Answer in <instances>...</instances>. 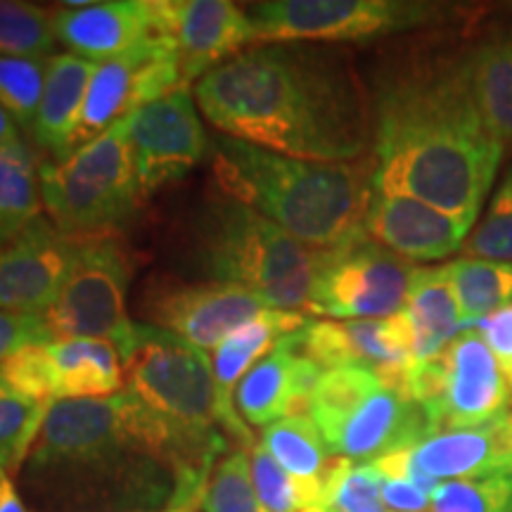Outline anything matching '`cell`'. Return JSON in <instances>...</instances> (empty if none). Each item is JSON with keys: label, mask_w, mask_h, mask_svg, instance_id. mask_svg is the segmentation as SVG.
Masks as SVG:
<instances>
[{"label": "cell", "mask_w": 512, "mask_h": 512, "mask_svg": "<svg viewBox=\"0 0 512 512\" xmlns=\"http://www.w3.org/2000/svg\"><path fill=\"white\" fill-rule=\"evenodd\" d=\"M465 67L484 124L503 147L512 145V31L479 43Z\"/></svg>", "instance_id": "4316f807"}, {"label": "cell", "mask_w": 512, "mask_h": 512, "mask_svg": "<svg viewBox=\"0 0 512 512\" xmlns=\"http://www.w3.org/2000/svg\"><path fill=\"white\" fill-rule=\"evenodd\" d=\"M297 335L283 339L240 380L235 411L245 425L266 430L273 422L309 411V396L325 370L299 354Z\"/></svg>", "instance_id": "d6986e66"}, {"label": "cell", "mask_w": 512, "mask_h": 512, "mask_svg": "<svg viewBox=\"0 0 512 512\" xmlns=\"http://www.w3.org/2000/svg\"><path fill=\"white\" fill-rule=\"evenodd\" d=\"M124 124L143 200L183 178L211 147L190 88L140 107Z\"/></svg>", "instance_id": "7c38bea8"}, {"label": "cell", "mask_w": 512, "mask_h": 512, "mask_svg": "<svg viewBox=\"0 0 512 512\" xmlns=\"http://www.w3.org/2000/svg\"><path fill=\"white\" fill-rule=\"evenodd\" d=\"M150 22V36L171 43L188 83L252 46L247 12L230 0H150Z\"/></svg>", "instance_id": "5bb4252c"}, {"label": "cell", "mask_w": 512, "mask_h": 512, "mask_svg": "<svg viewBox=\"0 0 512 512\" xmlns=\"http://www.w3.org/2000/svg\"><path fill=\"white\" fill-rule=\"evenodd\" d=\"M309 325V318L304 313L292 311H275L268 309L254 318L252 323L242 325L233 335L221 342V347L211 356V366H214L216 387H219L221 396V422L223 432L230 439L238 441L247 451L256 446L252 432L247 430L245 420L235 411V389L242 377L252 370L261 358L271 354L283 339L290 335H297Z\"/></svg>", "instance_id": "7402d4cb"}, {"label": "cell", "mask_w": 512, "mask_h": 512, "mask_svg": "<svg viewBox=\"0 0 512 512\" xmlns=\"http://www.w3.org/2000/svg\"><path fill=\"white\" fill-rule=\"evenodd\" d=\"M41 183L31 147H0V249L41 216Z\"/></svg>", "instance_id": "83f0119b"}, {"label": "cell", "mask_w": 512, "mask_h": 512, "mask_svg": "<svg viewBox=\"0 0 512 512\" xmlns=\"http://www.w3.org/2000/svg\"><path fill=\"white\" fill-rule=\"evenodd\" d=\"M422 475L437 479H484L512 475V413L486 425L437 432L408 448Z\"/></svg>", "instance_id": "ffe728a7"}, {"label": "cell", "mask_w": 512, "mask_h": 512, "mask_svg": "<svg viewBox=\"0 0 512 512\" xmlns=\"http://www.w3.org/2000/svg\"><path fill=\"white\" fill-rule=\"evenodd\" d=\"M472 223L430 204L403 195L373 192L368 204L363 230L377 245L392 249L406 261L446 259L465 247Z\"/></svg>", "instance_id": "e0dca14e"}, {"label": "cell", "mask_w": 512, "mask_h": 512, "mask_svg": "<svg viewBox=\"0 0 512 512\" xmlns=\"http://www.w3.org/2000/svg\"><path fill=\"white\" fill-rule=\"evenodd\" d=\"M131 261L110 235L79 240L76 259L55 304L46 311L53 339H107L119 351L131 339L133 323L126 313Z\"/></svg>", "instance_id": "9c48e42d"}, {"label": "cell", "mask_w": 512, "mask_h": 512, "mask_svg": "<svg viewBox=\"0 0 512 512\" xmlns=\"http://www.w3.org/2000/svg\"><path fill=\"white\" fill-rule=\"evenodd\" d=\"M415 268L366 230L325 249L311 297V316L344 320L392 318L406 309Z\"/></svg>", "instance_id": "30bf717a"}, {"label": "cell", "mask_w": 512, "mask_h": 512, "mask_svg": "<svg viewBox=\"0 0 512 512\" xmlns=\"http://www.w3.org/2000/svg\"><path fill=\"white\" fill-rule=\"evenodd\" d=\"M427 512H512V475L441 482Z\"/></svg>", "instance_id": "e575fe53"}, {"label": "cell", "mask_w": 512, "mask_h": 512, "mask_svg": "<svg viewBox=\"0 0 512 512\" xmlns=\"http://www.w3.org/2000/svg\"><path fill=\"white\" fill-rule=\"evenodd\" d=\"M200 508L202 512H264L254 491L247 448H238L216 463Z\"/></svg>", "instance_id": "836d02e7"}, {"label": "cell", "mask_w": 512, "mask_h": 512, "mask_svg": "<svg viewBox=\"0 0 512 512\" xmlns=\"http://www.w3.org/2000/svg\"><path fill=\"white\" fill-rule=\"evenodd\" d=\"M38 183L50 221L67 238H98L126 223L143 195L124 119L64 162L38 166Z\"/></svg>", "instance_id": "8992f818"}, {"label": "cell", "mask_w": 512, "mask_h": 512, "mask_svg": "<svg viewBox=\"0 0 512 512\" xmlns=\"http://www.w3.org/2000/svg\"><path fill=\"white\" fill-rule=\"evenodd\" d=\"M448 377L439 403L427 408L434 434L465 430L508 413L512 389L501 363L477 330L467 328L444 349Z\"/></svg>", "instance_id": "2e32d148"}, {"label": "cell", "mask_w": 512, "mask_h": 512, "mask_svg": "<svg viewBox=\"0 0 512 512\" xmlns=\"http://www.w3.org/2000/svg\"><path fill=\"white\" fill-rule=\"evenodd\" d=\"M79 240L38 219L0 249V311L46 316L72 271Z\"/></svg>", "instance_id": "9a60e30c"}, {"label": "cell", "mask_w": 512, "mask_h": 512, "mask_svg": "<svg viewBox=\"0 0 512 512\" xmlns=\"http://www.w3.org/2000/svg\"><path fill=\"white\" fill-rule=\"evenodd\" d=\"M181 512H190V510H181Z\"/></svg>", "instance_id": "f6af8a7d"}, {"label": "cell", "mask_w": 512, "mask_h": 512, "mask_svg": "<svg viewBox=\"0 0 512 512\" xmlns=\"http://www.w3.org/2000/svg\"><path fill=\"white\" fill-rule=\"evenodd\" d=\"M95 69L98 64L72 53H57L50 57L48 79L34 131H31V143L41 150H48L55 162H62L64 143L79 117Z\"/></svg>", "instance_id": "cb8c5ba5"}, {"label": "cell", "mask_w": 512, "mask_h": 512, "mask_svg": "<svg viewBox=\"0 0 512 512\" xmlns=\"http://www.w3.org/2000/svg\"><path fill=\"white\" fill-rule=\"evenodd\" d=\"M0 512H27L22 496L12 484V475H8L3 467H0Z\"/></svg>", "instance_id": "b9f144b4"}, {"label": "cell", "mask_w": 512, "mask_h": 512, "mask_svg": "<svg viewBox=\"0 0 512 512\" xmlns=\"http://www.w3.org/2000/svg\"><path fill=\"white\" fill-rule=\"evenodd\" d=\"M211 169L223 197L318 249L361 233L375 192V166L287 157L228 136L211 140Z\"/></svg>", "instance_id": "277c9868"}, {"label": "cell", "mask_w": 512, "mask_h": 512, "mask_svg": "<svg viewBox=\"0 0 512 512\" xmlns=\"http://www.w3.org/2000/svg\"><path fill=\"white\" fill-rule=\"evenodd\" d=\"M249 465H252V482L256 498H259L264 512H302L304 501L302 491L294 479L278 465L264 446L256 444L249 451Z\"/></svg>", "instance_id": "74e56055"}, {"label": "cell", "mask_w": 512, "mask_h": 512, "mask_svg": "<svg viewBox=\"0 0 512 512\" xmlns=\"http://www.w3.org/2000/svg\"><path fill=\"white\" fill-rule=\"evenodd\" d=\"M373 185L475 223L503 145L484 124L465 55H415L389 64L375 86Z\"/></svg>", "instance_id": "7a4b0ae2"}, {"label": "cell", "mask_w": 512, "mask_h": 512, "mask_svg": "<svg viewBox=\"0 0 512 512\" xmlns=\"http://www.w3.org/2000/svg\"><path fill=\"white\" fill-rule=\"evenodd\" d=\"M150 0L64 3L53 12L55 38L72 55L95 64L110 62L150 38Z\"/></svg>", "instance_id": "44dd1931"}, {"label": "cell", "mask_w": 512, "mask_h": 512, "mask_svg": "<svg viewBox=\"0 0 512 512\" xmlns=\"http://www.w3.org/2000/svg\"><path fill=\"white\" fill-rule=\"evenodd\" d=\"M261 446L297 482L304 510L318 508L337 456L330 453L316 422L309 415H292L273 422L261 430Z\"/></svg>", "instance_id": "603a6c76"}, {"label": "cell", "mask_w": 512, "mask_h": 512, "mask_svg": "<svg viewBox=\"0 0 512 512\" xmlns=\"http://www.w3.org/2000/svg\"><path fill=\"white\" fill-rule=\"evenodd\" d=\"M226 448V432L183 430L131 392L64 399L19 475L50 512H195Z\"/></svg>", "instance_id": "6da1fadb"}, {"label": "cell", "mask_w": 512, "mask_h": 512, "mask_svg": "<svg viewBox=\"0 0 512 512\" xmlns=\"http://www.w3.org/2000/svg\"><path fill=\"white\" fill-rule=\"evenodd\" d=\"M48 342H55V339L41 316L0 311V363L8 361L19 349Z\"/></svg>", "instance_id": "f35d334b"}, {"label": "cell", "mask_w": 512, "mask_h": 512, "mask_svg": "<svg viewBox=\"0 0 512 512\" xmlns=\"http://www.w3.org/2000/svg\"><path fill=\"white\" fill-rule=\"evenodd\" d=\"M119 354L126 392L145 408L183 430L223 432L221 396L209 354L147 323H136Z\"/></svg>", "instance_id": "52a82bcc"}, {"label": "cell", "mask_w": 512, "mask_h": 512, "mask_svg": "<svg viewBox=\"0 0 512 512\" xmlns=\"http://www.w3.org/2000/svg\"><path fill=\"white\" fill-rule=\"evenodd\" d=\"M27 138L19 131L15 121L10 119V114L0 107V147H12V145H24Z\"/></svg>", "instance_id": "7bdbcfd3"}, {"label": "cell", "mask_w": 512, "mask_h": 512, "mask_svg": "<svg viewBox=\"0 0 512 512\" xmlns=\"http://www.w3.org/2000/svg\"><path fill=\"white\" fill-rule=\"evenodd\" d=\"M432 434L425 408L399 389L382 384L344 422L328 448L332 456L354 465H368L392 453L408 451Z\"/></svg>", "instance_id": "ac0fdd59"}, {"label": "cell", "mask_w": 512, "mask_h": 512, "mask_svg": "<svg viewBox=\"0 0 512 512\" xmlns=\"http://www.w3.org/2000/svg\"><path fill=\"white\" fill-rule=\"evenodd\" d=\"M470 328L484 337V342L494 351L501 366L512 363V304L503 306L501 311L491 313V316L482 318L479 323L470 325Z\"/></svg>", "instance_id": "ab89813d"}, {"label": "cell", "mask_w": 512, "mask_h": 512, "mask_svg": "<svg viewBox=\"0 0 512 512\" xmlns=\"http://www.w3.org/2000/svg\"><path fill=\"white\" fill-rule=\"evenodd\" d=\"M55 368L57 401L105 399L124 387V363L107 339H55L48 344Z\"/></svg>", "instance_id": "484cf974"}, {"label": "cell", "mask_w": 512, "mask_h": 512, "mask_svg": "<svg viewBox=\"0 0 512 512\" xmlns=\"http://www.w3.org/2000/svg\"><path fill=\"white\" fill-rule=\"evenodd\" d=\"M50 57L0 55V107L29 140L46 88Z\"/></svg>", "instance_id": "1f68e13d"}, {"label": "cell", "mask_w": 512, "mask_h": 512, "mask_svg": "<svg viewBox=\"0 0 512 512\" xmlns=\"http://www.w3.org/2000/svg\"><path fill=\"white\" fill-rule=\"evenodd\" d=\"M195 102L223 136L313 162H354L373 138L347 57L318 43H252L195 81Z\"/></svg>", "instance_id": "3957f363"}, {"label": "cell", "mask_w": 512, "mask_h": 512, "mask_svg": "<svg viewBox=\"0 0 512 512\" xmlns=\"http://www.w3.org/2000/svg\"><path fill=\"white\" fill-rule=\"evenodd\" d=\"M403 316L411 325L415 361L441 354L463 332L458 299L446 266L415 268Z\"/></svg>", "instance_id": "d4e9b609"}, {"label": "cell", "mask_w": 512, "mask_h": 512, "mask_svg": "<svg viewBox=\"0 0 512 512\" xmlns=\"http://www.w3.org/2000/svg\"><path fill=\"white\" fill-rule=\"evenodd\" d=\"M197 259L219 283L247 287L268 309L309 316L325 249L309 247L230 197H214L195 230Z\"/></svg>", "instance_id": "5b68a950"}, {"label": "cell", "mask_w": 512, "mask_h": 512, "mask_svg": "<svg viewBox=\"0 0 512 512\" xmlns=\"http://www.w3.org/2000/svg\"><path fill=\"white\" fill-rule=\"evenodd\" d=\"M53 406L27 399L0 382V467L8 475L22 472Z\"/></svg>", "instance_id": "4dcf8cb0"}, {"label": "cell", "mask_w": 512, "mask_h": 512, "mask_svg": "<svg viewBox=\"0 0 512 512\" xmlns=\"http://www.w3.org/2000/svg\"><path fill=\"white\" fill-rule=\"evenodd\" d=\"M166 512H181V510H166Z\"/></svg>", "instance_id": "ee69618b"}, {"label": "cell", "mask_w": 512, "mask_h": 512, "mask_svg": "<svg viewBox=\"0 0 512 512\" xmlns=\"http://www.w3.org/2000/svg\"><path fill=\"white\" fill-rule=\"evenodd\" d=\"M453 292H456L463 330L512 304V264L510 261L463 259L446 264Z\"/></svg>", "instance_id": "f1b7e54d"}, {"label": "cell", "mask_w": 512, "mask_h": 512, "mask_svg": "<svg viewBox=\"0 0 512 512\" xmlns=\"http://www.w3.org/2000/svg\"><path fill=\"white\" fill-rule=\"evenodd\" d=\"M55 43L53 12L24 0H0V55L50 57Z\"/></svg>", "instance_id": "d6a6232c"}, {"label": "cell", "mask_w": 512, "mask_h": 512, "mask_svg": "<svg viewBox=\"0 0 512 512\" xmlns=\"http://www.w3.org/2000/svg\"><path fill=\"white\" fill-rule=\"evenodd\" d=\"M382 382L373 370L361 366H342L325 370L309 396V418L323 434L325 444H332L339 430L354 415Z\"/></svg>", "instance_id": "f546056e"}, {"label": "cell", "mask_w": 512, "mask_h": 512, "mask_svg": "<svg viewBox=\"0 0 512 512\" xmlns=\"http://www.w3.org/2000/svg\"><path fill=\"white\" fill-rule=\"evenodd\" d=\"M48 344H31L0 363V382L27 399L53 406L57 403V380Z\"/></svg>", "instance_id": "8d00e7d4"}, {"label": "cell", "mask_w": 512, "mask_h": 512, "mask_svg": "<svg viewBox=\"0 0 512 512\" xmlns=\"http://www.w3.org/2000/svg\"><path fill=\"white\" fill-rule=\"evenodd\" d=\"M382 503L392 512H427L430 494L406 479H382Z\"/></svg>", "instance_id": "60d3db41"}, {"label": "cell", "mask_w": 512, "mask_h": 512, "mask_svg": "<svg viewBox=\"0 0 512 512\" xmlns=\"http://www.w3.org/2000/svg\"><path fill=\"white\" fill-rule=\"evenodd\" d=\"M297 349L323 370L342 366L373 370L384 387L399 392L415 363L411 325L403 311L375 320H309L297 335Z\"/></svg>", "instance_id": "4fadbf2b"}, {"label": "cell", "mask_w": 512, "mask_h": 512, "mask_svg": "<svg viewBox=\"0 0 512 512\" xmlns=\"http://www.w3.org/2000/svg\"><path fill=\"white\" fill-rule=\"evenodd\" d=\"M143 318L147 325L188 342L207 354L219 349L226 337L252 323L268 306L247 287L219 280L181 283L155 278L143 290Z\"/></svg>", "instance_id": "8fae6325"}, {"label": "cell", "mask_w": 512, "mask_h": 512, "mask_svg": "<svg viewBox=\"0 0 512 512\" xmlns=\"http://www.w3.org/2000/svg\"><path fill=\"white\" fill-rule=\"evenodd\" d=\"M245 12L252 43L366 41L441 17L437 5L408 0H264Z\"/></svg>", "instance_id": "ba28073f"}, {"label": "cell", "mask_w": 512, "mask_h": 512, "mask_svg": "<svg viewBox=\"0 0 512 512\" xmlns=\"http://www.w3.org/2000/svg\"><path fill=\"white\" fill-rule=\"evenodd\" d=\"M465 256L512 264V169L491 197L484 221L467 238Z\"/></svg>", "instance_id": "d590c367"}]
</instances>
